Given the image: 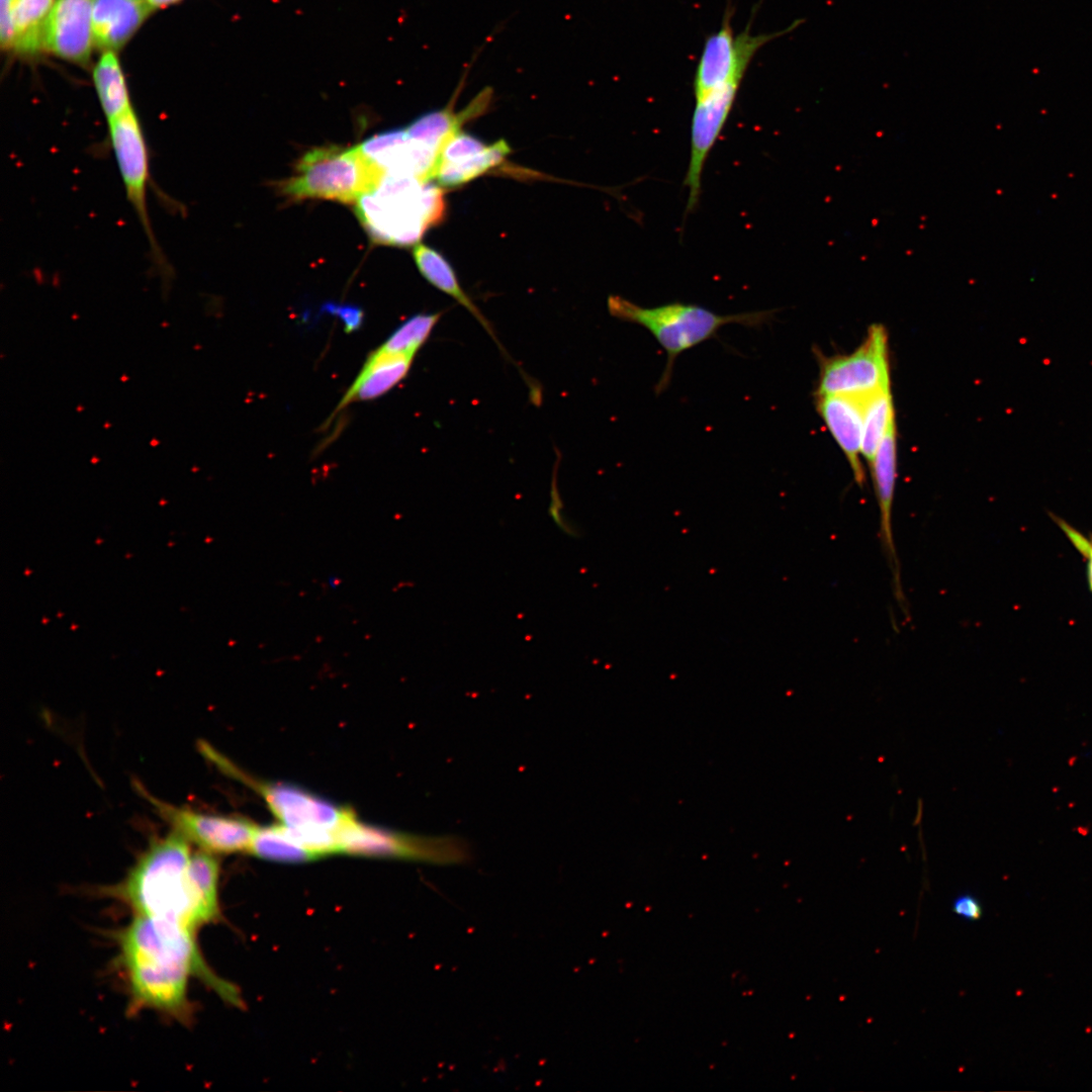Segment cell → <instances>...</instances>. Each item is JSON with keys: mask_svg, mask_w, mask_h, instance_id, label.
I'll return each instance as SVG.
<instances>
[{"mask_svg": "<svg viewBox=\"0 0 1092 1092\" xmlns=\"http://www.w3.org/2000/svg\"><path fill=\"white\" fill-rule=\"evenodd\" d=\"M382 178L357 147H321L300 158L295 175L282 188L293 199L325 198L348 203L374 190Z\"/></svg>", "mask_w": 1092, "mask_h": 1092, "instance_id": "obj_5", "label": "cell"}, {"mask_svg": "<svg viewBox=\"0 0 1092 1092\" xmlns=\"http://www.w3.org/2000/svg\"><path fill=\"white\" fill-rule=\"evenodd\" d=\"M895 421L891 390L868 396L863 410L861 456L871 465L889 426Z\"/></svg>", "mask_w": 1092, "mask_h": 1092, "instance_id": "obj_24", "label": "cell"}, {"mask_svg": "<svg viewBox=\"0 0 1092 1092\" xmlns=\"http://www.w3.org/2000/svg\"><path fill=\"white\" fill-rule=\"evenodd\" d=\"M194 932L174 920L134 915L118 933L119 964L131 1010L153 1009L186 1023L191 1014V977L201 979L226 1000L236 1001L234 988L205 964Z\"/></svg>", "mask_w": 1092, "mask_h": 1092, "instance_id": "obj_1", "label": "cell"}, {"mask_svg": "<svg viewBox=\"0 0 1092 1092\" xmlns=\"http://www.w3.org/2000/svg\"><path fill=\"white\" fill-rule=\"evenodd\" d=\"M413 256L421 274L433 286L453 297L482 326L498 347L500 344L491 324L461 287L451 264L437 250L423 244L414 248Z\"/></svg>", "mask_w": 1092, "mask_h": 1092, "instance_id": "obj_19", "label": "cell"}, {"mask_svg": "<svg viewBox=\"0 0 1092 1092\" xmlns=\"http://www.w3.org/2000/svg\"><path fill=\"white\" fill-rule=\"evenodd\" d=\"M1050 516L1075 549L1083 556V558H1085L1088 586L1092 593V533L1084 535L1081 531L1074 528L1062 518L1055 516L1054 514H1051Z\"/></svg>", "mask_w": 1092, "mask_h": 1092, "instance_id": "obj_27", "label": "cell"}, {"mask_svg": "<svg viewBox=\"0 0 1092 1092\" xmlns=\"http://www.w3.org/2000/svg\"><path fill=\"white\" fill-rule=\"evenodd\" d=\"M951 911L954 915L967 921L980 920L984 912L981 901L972 893H962L954 897Z\"/></svg>", "mask_w": 1092, "mask_h": 1092, "instance_id": "obj_28", "label": "cell"}, {"mask_svg": "<svg viewBox=\"0 0 1092 1092\" xmlns=\"http://www.w3.org/2000/svg\"><path fill=\"white\" fill-rule=\"evenodd\" d=\"M740 82L733 81L696 99L691 122L690 160L684 185L689 190L687 211L697 206L706 160L733 108Z\"/></svg>", "mask_w": 1092, "mask_h": 1092, "instance_id": "obj_12", "label": "cell"}, {"mask_svg": "<svg viewBox=\"0 0 1092 1092\" xmlns=\"http://www.w3.org/2000/svg\"><path fill=\"white\" fill-rule=\"evenodd\" d=\"M609 313L625 323L647 330L666 353V364L655 385L657 395L668 388L676 358L684 352L717 338L728 325L759 329L774 317L776 309L717 313L705 306L672 301L656 306H642L619 295L607 299Z\"/></svg>", "mask_w": 1092, "mask_h": 1092, "instance_id": "obj_3", "label": "cell"}, {"mask_svg": "<svg viewBox=\"0 0 1092 1092\" xmlns=\"http://www.w3.org/2000/svg\"><path fill=\"white\" fill-rule=\"evenodd\" d=\"M356 214L373 242L411 246L444 218V194L430 182L385 175L374 190L359 197Z\"/></svg>", "mask_w": 1092, "mask_h": 1092, "instance_id": "obj_4", "label": "cell"}, {"mask_svg": "<svg viewBox=\"0 0 1092 1092\" xmlns=\"http://www.w3.org/2000/svg\"><path fill=\"white\" fill-rule=\"evenodd\" d=\"M487 146L476 136L457 131L445 142L436 163L464 160L481 153Z\"/></svg>", "mask_w": 1092, "mask_h": 1092, "instance_id": "obj_26", "label": "cell"}, {"mask_svg": "<svg viewBox=\"0 0 1092 1092\" xmlns=\"http://www.w3.org/2000/svg\"><path fill=\"white\" fill-rule=\"evenodd\" d=\"M16 0H1L0 8V40L3 49H12L13 46V11Z\"/></svg>", "mask_w": 1092, "mask_h": 1092, "instance_id": "obj_29", "label": "cell"}, {"mask_svg": "<svg viewBox=\"0 0 1092 1092\" xmlns=\"http://www.w3.org/2000/svg\"><path fill=\"white\" fill-rule=\"evenodd\" d=\"M326 309L331 313L338 314L346 325L347 331H353L361 324L363 312L361 309L350 305L329 304Z\"/></svg>", "mask_w": 1092, "mask_h": 1092, "instance_id": "obj_30", "label": "cell"}, {"mask_svg": "<svg viewBox=\"0 0 1092 1092\" xmlns=\"http://www.w3.org/2000/svg\"><path fill=\"white\" fill-rule=\"evenodd\" d=\"M202 751L226 774L256 791L280 824L290 829L338 831L355 817L351 810L299 787L254 779L209 746L202 745Z\"/></svg>", "mask_w": 1092, "mask_h": 1092, "instance_id": "obj_8", "label": "cell"}, {"mask_svg": "<svg viewBox=\"0 0 1092 1092\" xmlns=\"http://www.w3.org/2000/svg\"><path fill=\"white\" fill-rule=\"evenodd\" d=\"M170 829L152 837L126 876L106 889L134 915L166 918L196 930L218 914L219 866L213 853Z\"/></svg>", "mask_w": 1092, "mask_h": 1092, "instance_id": "obj_2", "label": "cell"}, {"mask_svg": "<svg viewBox=\"0 0 1092 1092\" xmlns=\"http://www.w3.org/2000/svg\"><path fill=\"white\" fill-rule=\"evenodd\" d=\"M136 788L170 829L185 837L195 847L213 854L249 851L258 827L250 820L175 806L150 795L141 785H136Z\"/></svg>", "mask_w": 1092, "mask_h": 1092, "instance_id": "obj_11", "label": "cell"}, {"mask_svg": "<svg viewBox=\"0 0 1092 1092\" xmlns=\"http://www.w3.org/2000/svg\"><path fill=\"white\" fill-rule=\"evenodd\" d=\"M152 10L149 0H94V44L104 52L120 49Z\"/></svg>", "mask_w": 1092, "mask_h": 1092, "instance_id": "obj_17", "label": "cell"}, {"mask_svg": "<svg viewBox=\"0 0 1092 1092\" xmlns=\"http://www.w3.org/2000/svg\"><path fill=\"white\" fill-rule=\"evenodd\" d=\"M339 852L394 857L437 864H458L471 857L468 843L457 836H424L384 829L353 817L338 830Z\"/></svg>", "mask_w": 1092, "mask_h": 1092, "instance_id": "obj_6", "label": "cell"}, {"mask_svg": "<svg viewBox=\"0 0 1092 1092\" xmlns=\"http://www.w3.org/2000/svg\"><path fill=\"white\" fill-rule=\"evenodd\" d=\"M870 396V395H869ZM868 396L850 394L816 395V408L845 455L855 481L861 486L864 473L860 462L863 410Z\"/></svg>", "mask_w": 1092, "mask_h": 1092, "instance_id": "obj_15", "label": "cell"}, {"mask_svg": "<svg viewBox=\"0 0 1092 1092\" xmlns=\"http://www.w3.org/2000/svg\"><path fill=\"white\" fill-rule=\"evenodd\" d=\"M890 390L888 337L882 325H873L863 342L851 353L820 362L816 395L869 396Z\"/></svg>", "mask_w": 1092, "mask_h": 1092, "instance_id": "obj_10", "label": "cell"}, {"mask_svg": "<svg viewBox=\"0 0 1092 1092\" xmlns=\"http://www.w3.org/2000/svg\"><path fill=\"white\" fill-rule=\"evenodd\" d=\"M108 140L116 161L125 195L134 210L148 239L153 258L162 270H168L166 259L156 240L148 208L150 181L149 150L141 120L131 107L107 121Z\"/></svg>", "mask_w": 1092, "mask_h": 1092, "instance_id": "obj_9", "label": "cell"}, {"mask_svg": "<svg viewBox=\"0 0 1092 1092\" xmlns=\"http://www.w3.org/2000/svg\"><path fill=\"white\" fill-rule=\"evenodd\" d=\"M896 424L889 426L871 463L875 491L881 513V538L890 558L896 587L901 593L898 562L892 532V508L897 477Z\"/></svg>", "mask_w": 1092, "mask_h": 1092, "instance_id": "obj_16", "label": "cell"}, {"mask_svg": "<svg viewBox=\"0 0 1092 1092\" xmlns=\"http://www.w3.org/2000/svg\"><path fill=\"white\" fill-rule=\"evenodd\" d=\"M734 8L728 1L721 26L708 35L699 58L693 82L695 99L733 81H742L755 54L767 42L794 30L801 21L788 28L768 32L751 33V21L739 33L732 27Z\"/></svg>", "mask_w": 1092, "mask_h": 1092, "instance_id": "obj_7", "label": "cell"}, {"mask_svg": "<svg viewBox=\"0 0 1092 1092\" xmlns=\"http://www.w3.org/2000/svg\"><path fill=\"white\" fill-rule=\"evenodd\" d=\"M357 148L383 177L410 176L423 182L432 180L439 154L430 146L410 138L404 128L376 134Z\"/></svg>", "mask_w": 1092, "mask_h": 1092, "instance_id": "obj_13", "label": "cell"}, {"mask_svg": "<svg viewBox=\"0 0 1092 1092\" xmlns=\"http://www.w3.org/2000/svg\"><path fill=\"white\" fill-rule=\"evenodd\" d=\"M56 0H16L13 11L12 49L33 55L46 49V34Z\"/></svg>", "mask_w": 1092, "mask_h": 1092, "instance_id": "obj_20", "label": "cell"}, {"mask_svg": "<svg viewBox=\"0 0 1092 1092\" xmlns=\"http://www.w3.org/2000/svg\"><path fill=\"white\" fill-rule=\"evenodd\" d=\"M94 0H56L52 9L46 49L78 64L90 58L93 37Z\"/></svg>", "mask_w": 1092, "mask_h": 1092, "instance_id": "obj_14", "label": "cell"}, {"mask_svg": "<svg viewBox=\"0 0 1092 1092\" xmlns=\"http://www.w3.org/2000/svg\"><path fill=\"white\" fill-rule=\"evenodd\" d=\"M510 152L509 144L505 140H498L481 153L467 159L436 163L432 179L442 187L463 185L500 164Z\"/></svg>", "mask_w": 1092, "mask_h": 1092, "instance_id": "obj_22", "label": "cell"}, {"mask_svg": "<svg viewBox=\"0 0 1092 1092\" xmlns=\"http://www.w3.org/2000/svg\"><path fill=\"white\" fill-rule=\"evenodd\" d=\"M440 316L439 312L411 316L397 327L379 348L388 353L415 357L429 339Z\"/></svg>", "mask_w": 1092, "mask_h": 1092, "instance_id": "obj_25", "label": "cell"}, {"mask_svg": "<svg viewBox=\"0 0 1092 1092\" xmlns=\"http://www.w3.org/2000/svg\"><path fill=\"white\" fill-rule=\"evenodd\" d=\"M177 1H179V0H149V3L151 4V6L154 9V8L165 7L167 5L175 3Z\"/></svg>", "mask_w": 1092, "mask_h": 1092, "instance_id": "obj_31", "label": "cell"}, {"mask_svg": "<svg viewBox=\"0 0 1092 1092\" xmlns=\"http://www.w3.org/2000/svg\"><path fill=\"white\" fill-rule=\"evenodd\" d=\"M248 852L261 858L285 862L316 858L282 824L257 827Z\"/></svg>", "mask_w": 1092, "mask_h": 1092, "instance_id": "obj_23", "label": "cell"}, {"mask_svg": "<svg viewBox=\"0 0 1092 1092\" xmlns=\"http://www.w3.org/2000/svg\"><path fill=\"white\" fill-rule=\"evenodd\" d=\"M413 360L414 357L392 354L377 348L365 361L337 411L354 401L370 400L383 395L406 376Z\"/></svg>", "mask_w": 1092, "mask_h": 1092, "instance_id": "obj_18", "label": "cell"}, {"mask_svg": "<svg viewBox=\"0 0 1092 1092\" xmlns=\"http://www.w3.org/2000/svg\"><path fill=\"white\" fill-rule=\"evenodd\" d=\"M93 81L106 121L132 107L125 79L114 52L103 53L94 68Z\"/></svg>", "mask_w": 1092, "mask_h": 1092, "instance_id": "obj_21", "label": "cell"}]
</instances>
